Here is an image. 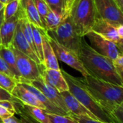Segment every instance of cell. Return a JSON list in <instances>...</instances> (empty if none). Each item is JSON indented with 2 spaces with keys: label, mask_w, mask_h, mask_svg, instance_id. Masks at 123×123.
Masks as SVG:
<instances>
[{
  "label": "cell",
  "mask_w": 123,
  "mask_h": 123,
  "mask_svg": "<svg viewBox=\"0 0 123 123\" xmlns=\"http://www.w3.org/2000/svg\"><path fill=\"white\" fill-rule=\"evenodd\" d=\"M77 54L89 75L123 86V78L116 72L112 61L95 51L89 45L84 37L81 40Z\"/></svg>",
  "instance_id": "cell-1"
},
{
  "label": "cell",
  "mask_w": 123,
  "mask_h": 123,
  "mask_svg": "<svg viewBox=\"0 0 123 123\" xmlns=\"http://www.w3.org/2000/svg\"><path fill=\"white\" fill-rule=\"evenodd\" d=\"M80 80L108 114L116 106L123 104V86L94 78L90 75L81 77Z\"/></svg>",
  "instance_id": "cell-2"
},
{
  "label": "cell",
  "mask_w": 123,
  "mask_h": 123,
  "mask_svg": "<svg viewBox=\"0 0 123 123\" xmlns=\"http://www.w3.org/2000/svg\"><path fill=\"white\" fill-rule=\"evenodd\" d=\"M61 72L68 84V92L84 107L93 114L98 120L104 123H114L109 114L98 103V102L82 84L80 78L74 77L62 69Z\"/></svg>",
  "instance_id": "cell-3"
},
{
  "label": "cell",
  "mask_w": 123,
  "mask_h": 123,
  "mask_svg": "<svg viewBox=\"0 0 123 123\" xmlns=\"http://www.w3.org/2000/svg\"><path fill=\"white\" fill-rule=\"evenodd\" d=\"M68 16L78 35L84 37L92 31L96 19L93 0H74L68 11Z\"/></svg>",
  "instance_id": "cell-4"
},
{
  "label": "cell",
  "mask_w": 123,
  "mask_h": 123,
  "mask_svg": "<svg viewBox=\"0 0 123 123\" xmlns=\"http://www.w3.org/2000/svg\"><path fill=\"white\" fill-rule=\"evenodd\" d=\"M47 34L59 44L76 53L83 38L76 32L68 14L58 27L51 30H48Z\"/></svg>",
  "instance_id": "cell-5"
},
{
  "label": "cell",
  "mask_w": 123,
  "mask_h": 123,
  "mask_svg": "<svg viewBox=\"0 0 123 123\" xmlns=\"http://www.w3.org/2000/svg\"><path fill=\"white\" fill-rule=\"evenodd\" d=\"M12 48L16 57L17 68L20 76L19 82H31L40 78L43 65L38 64L25 54L13 47Z\"/></svg>",
  "instance_id": "cell-6"
},
{
  "label": "cell",
  "mask_w": 123,
  "mask_h": 123,
  "mask_svg": "<svg viewBox=\"0 0 123 123\" xmlns=\"http://www.w3.org/2000/svg\"><path fill=\"white\" fill-rule=\"evenodd\" d=\"M47 37L53 49V51L58 60L63 62L66 65L79 71L82 75V77H85L89 75V74L84 68V66L82 65L76 51L68 49L63 46L62 45L59 44L48 34Z\"/></svg>",
  "instance_id": "cell-7"
},
{
  "label": "cell",
  "mask_w": 123,
  "mask_h": 123,
  "mask_svg": "<svg viewBox=\"0 0 123 123\" xmlns=\"http://www.w3.org/2000/svg\"><path fill=\"white\" fill-rule=\"evenodd\" d=\"M84 37L89 40V45L95 51L112 61H115L120 54H123V51L120 50L115 43L93 31L86 33Z\"/></svg>",
  "instance_id": "cell-8"
},
{
  "label": "cell",
  "mask_w": 123,
  "mask_h": 123,
  "mask_svg": "<svg viewBox=\"0 0 123 123\" xmlns=\"http://www.w3.org/2000/svg\"><path fill=\"white\" fill-rule=\"evenodd\" d=\"M96 18L109 21L113 24L123 25V9L115 0H93Z\"/></svg>",
  "instance_id": "cell-9"
},
{
  "label": "cell",
  "mask_w": 123,
  "mask_h": 123,
  "mask_svg": "<svg viewBox=\"0 0 123 123\" xmlns=\"http://www.w3.org/2000/svg\"><path fill=\"white\" fill-rule=\"evenodd\" d=\"M12 102L21 123H50L47 112L43 109L25 105L13 97Z\"/></svg>",
  "instance_id": "cell-10"
},
{
  "label": "cell",
  "mask_w": 123,
  "mask_h": 123,
  "mask_svg": "<svg viewBox=\"0 0 123 123\" xmlns=\"http://www.w3.org/2000/svg\"><path fill=\"white\" fill-rule=\"evenodd\" d=\"M92 31L115 43L123 51V25L113 24L109 21L96 18Z\"/></svg>",
  "instance_id": "cell-11"
},
{
  "label": "cell",
  "mask_w": 123,
  "mask_h": 123,
  "mask_svg": "<svg viewBox=\"0 0 123 123\" xmlns=\"http://www.w3.org/2000/svg\"><path fill=\"white\" fill-rule=\"evenodd\" d=\"M27 83H29L32 86H34L39 91H40L45 95V97L55 106L63 110L68 115H70V112H68L66 106V104L61 94V92H59L56 89H55L54 87L46 83L41 76L31 82H27Z\"/></svg>",
  "instance_id": "cell-12"
},
{
  "label": "cell",
  "mask_w": 123,
  "mask_h": 123,
  "mask_svg": "<svg viewBox=\"0 0 123 123\" xmlns=\"http://www.w3.org/2000/svg\"><path fill=\"white\" fill-rule=\"evenodd\" d=\"M12 47L18 50L19 51L22 52V53L25 54L26 55H27L32 60H34L38 64H42L35 51L32 49V48L30 46V45L29 44V43L25 37L22 31V28H21V25H20V22L19 19L17 22V27H16Z\"/></svg>",
  "instance_id": "cell-13"
},
{
  "label": "cell",
  "mask_w": 123,
  "mask_h": 123,
  "mask_svg": "<svg viewBox=\"0 0 123 123\" xmlns=\"http://www.w3.org/2000/svg\"><path fill=\"white\" fill-rule=\"evenodd\" d=\"M41 77L46 83L56 89L59 92L68 91V86L61 72V69H48L43 66Z\"/></svg>",
  "instance_id": "cell-14"
},
{
  "label": "cell",
  "mask_w": 123,
  "mask_h": 123,
  "mask_svg": "<svg viewBox=\"0 0 123 123\" xmlns=\"http://www.w3.org/2000/svg\"><path fill=\"white\" fill-rule=\"evenodd\" d=\"M61 94L70 114L78 117H89L97 120L96 117L92 114L86 107H84L68 91L61 92Z\"/></svg>",
  "instance_id": "cell-15"
},
{
  "label": "cell",
  "mask_w": 123,
  "mask_h": 123,
  "mask_svg": "<svg viewBox=\"0 0 123 123\" xmlns=\"http://www.w3.org/2000/svg\"><path fill=\"white\" fill-rule=\"evenodd\" d=\"M18 19V15H17L6 20H4L0 29L1 47H12Z\"/></svg>",
  "instance_id": "cell-16"
},
{
  "label": "cell",
  "mask_w": 123,
  "mask_h": 123,
  "mask_svg": "<svg viewBox=\"0 0 123 123\" xmlns=\"http://www.w3.org/2000/svg\"><path fill=\"white\" fill-rule=\"evenodd\" d=\"M11 94L13 97L17 99L25 105L37 107L45 110L43 105L36 98V97L31 92L25 88L20 83L17 84Z\"/></svg>",
  "instance_id": "cell-17"
},
{
  "label": "cell",
  "mask_w": 123,
  "mask_h": 123,
  "mask_svg": "<svg viewBox=\"0 0 123 123\" xmlns=\"http://www.w3.org/2000/svg\"><path fill=\"white\" fill-rule=\"evenodd\" d=\"M43 36V63L42 64L45 68L48 69H61L58 60L57 59L53 49L50 44L47 33L42 32Z\"/></svg>",
  "instance_id": "cell-18"
},
{
  "label": "cell",
  "mask_w": 123,
  "mask_h": 123,
  "mask_svg": "<svg viewBox=\"0 0 123 123\" xmlns=\"http://www.w3.org/2000/svg\"><path fill=\"white\" fill-rule=\"evenodd\" d=\"M20 7L30 22L44 32H47L43 25L33 0H20Z\"/></svg>",
  "instance_id": "cell-19"
},
{
  "label": "cell",
  "mask_w": 123,
  "mask_h": 123,
  "mask_svg": "<svg viewBox=\"0 0 123 123\" xmlns=\"http://www.w3.org/2000/svg\"><path fill=\"white\" fill-rule=\"evenodd\" d=\"M19 83H20L25 88H26L27 90L31 92L36 97V98L43 105V106L45 107V111L48 113H53V114H56V115L69 116L65 111L55 106L52 102H50L40 91H39L37 88H35L32 84L27 83V82H19Z\"/></svg>",
  "instance_id": "cell-20"
},
{
  "label": "cell",
  "mask_w": 123,
  "mask_h": 123,
  "mask_svg": "<svg viewBox=\"0 0 123 123\" xmlns=\"http://www.w3.org/2000/svg\"><path fill=\"white\" fill-rule=\"evenodd\" d=\"M0 56L4 59L8 67L9 68L10 71L13 74L14 79L17 82L20 81V76L19 74L17 68V63H16V57L14 53L12 47L10 48H0Z\"/></svg>",
  "instance_id": "cell-21"
},
{
  "label": "cell",
  "mask_w": 123,
  "mask_h": 123,
  "mask_svg": "<svg viewBox=\"0 0 123 123\" xmlns=\"http://www.w3.org/2000/svg\"><path fill=\"white\" fill-rule=\"evenodd\" d=\"M63 15L54 10H52L50 9V11L48 12L45 19V27L46 30H51L56 27H58L62 22L63 20L67 17V15Z\"/></svg>",
  "instance_id": "cell-22"
},
{
  "label": "cell",
  "mask_w": 123,
  "mask_h": 123,
  "mask_svg": "<svg viewBox=\"0 0 123 123\" xmlns=\"http://www.w3.org/2000/svg\"><path fill=\"white\" fill-rule=\"evenodd\" d=\"M32 32H33V40H34V46L36 51V53L41 62L43 63V36L42 32L37 27H35L32 25ZM47 33V32H46Z\"/></svg>",
  "instance_id": "cell-23"
},
{
  "label": "cell",
  "mask_w": 123,
  "mask_h": 123,
  "mask_svg": "<svg viewBox=\"0 0 123 123\" xmlns=\"http://www.w3.org/2000/svg\"><path fill=\"white\" fill-rule=\"evenodd\" d=\"M20 9V0H13L5 4L3 9L4 20H6L17 15Z\"/></svg>",
  "instance_id": "cell-24"
},
{
  "label": "cell",
  "mask_w": 123,
  "mask_h": 123,
  "mask_svg": "<svg viewBox=\"0 0 123 123\" xmlns=\"http://www.w3.org/2000/svg\"><path fill=\"white\" fill-rule=\"evenodd\" d=\"M49 8L63 15L68 14L66 0H45Z\"/></svg>",
  "instance_id": "cell-25"
},
{
  "label": "cell",
  "mask_w": 123,
  "mask_h": 123,
  "mask_svg": "<svg viewBox=\"0 0 123 123\" xmlns=\"http://www.w3.org/2000/svg\"><path fill=\"white\" fill-rule=\"evenodd\" d=\"M18 82L11 76L0 72V87L9 92L10 94L13 91Z\"/></svg>",
  "instance_id": "cell-26"
},
{
  "label": "cell",
  "mask_w": 123,
  "mask_h": 123,
  "mask_svg": "<svg viewBox=\"0 0 123 123\" xmlns=\"http://www.w3.org/2000/svg\"><path fill=\"white\" fill-rule=\"evenodd\" d=\"M33 1H34L35 7L37 9V11L38 12V14L40 16V18L41 19V22H42L43 25H44L45 19V17H46L48 12L50 11V8H49L48 5L47 4V3L45 1V0H33ZM44 27H45V25H44Z\"/></svg>",
  "instance_id": "cell-27"
},
{
  "label": "cell",
  "mask_w": 123,
  "mask_h": 123,
  "mask_svg": "<svg viewBox=\"0 0 123 123\" xmlns=\"http://www.w3.org/2000/svg\"><path fill=\"white\" fill-rule=\"evenodd\" d=\"M48 117L50 123H77L69 116L48 113Z\"/></svg>",
  "instance_id": "cell-28"
},
{
  "label": "cell",
  "mask_w": 123,
  "mask_h": 123,
  "mask_svg": "<svg viewBox=\"0 0 123 123\" xmlns=\"http://www.w3.org/2000/svg\"><path fill=\"white\" fill-rule=\"evenodd\" d=\"M109 115L114 123H123V104L116 106Z\"/></svg>",
  "instance_id": "cell-29"
},
{
  "label": "cell",
  "mask_w": 123,
  "mask_h": 123,
  "mask_svg": "<svg viewBox=\"0 0 123 123\" xmlns=\"http://www.w3.org/2000/svg\"><path fill=\"white\" fill-rule=\"evenodd\" d=\"M112 63L116 72L120 77L123 78V54H120L115 61H112Z\"/></svg>",
  "instance_id": "cell-30"
},
{
  "label": "cell",
  "mask_w": 123,
  "mask_h": 123,
  "mask_svg": "<svg viewBox=\"0 0 123 123\" xmlns=\"http://www.w3.org/2000/svg\"><path fill=\"white\" fill-rule=\"evenodd\" d=\"M69 117H71L73 120H74L77 123H107L89 117H78L74 115L70 114Z\"/></svg>",
  "instance_id": "cell-31"
},
{
  "label": "cell",
  "mask_w": 123,
  "mask_h": 123,
  "mask_svg": "<svg viewBox=\"0 0 123 123\" xmlns=\"http://www.w3.org/2000/svg\"><path fill=\"white\" fill-rule=\"evenodd\" d=\"M0 72L4 73V74H6L8 76H11L12 78L14 79V76L13 74L12 73V71H10L9 68L8 67V66L6 65V63H5V61H4V59L1 56H0Z\"/></svg>",
  "instance_id": "cell-32"
},
{
  "label": "cell",
  "mask_w": 123,
  "mask_h": 123,
  "mask_svg": "<svg viewBox=\"0 0 123 123\" xmlns=\"http://www.w3.org/2000/svg\"><path fill=\"white\" fill-rule=\"evenodd\" d=\"M0 105H1L5 109H6L12 115L15 114L14 107V105L11 100H0Z\"/></svg>",
  "instance_id": "cell-33"
},
{
  "label": "cell",
  "mask_w": 123,
  "mask_h": 123,
  "mask_svg": "<svg viewBox=\"0 0 123 123\" xmlns=\"http://www.w3.org/2000/svg\"><path fill=\"white\" fill-rule=\"evenodd\" d=\"M12 99V94L0 87V100H11Z\"/></svg>",
  "instance_id": "cell-34"
},
{
  "label": "cell",
  "mask_w": 123,
  "mask_h": 123,
  "mask_svg": "<svg viewBox=\"0 0 123 123\" xmlns=\"http://www.w3.org/2000/svg\"><path fill=\"white\" fill-rule=\"evenodd\" d=\"M12 115H12L6 109H5L4 107H2L1 105H0V118L1 120L8 118V117H11Z\"/></svg>",
  "instance_id": "cell-35"
},
{
  "label": "cell",
  "mask_w": 123,
  "mask_h": 123,
  "mask_svg": "<svg viewBox=\"0 0 123 123\" xmlns=\"http://www.w3.org/2000/svg\"><path fill=\"white\" fill-rule=\"evenodd\" d=\"M2 123H21V122L14 115H12L8 118L2 120Z\"/></svg>",
  "instance_id": "cell-36"
},
{
  "label": "cell",
  "mask_w": 123,
  "mask_h": 123,
  "mask_svg": "<svg viewBox=\"0 0 123 123\" xmlns=\"http://www.w3.org/2000/svg\"><path fill=\"white\" fill-rule=\"evenodd\" d=\"M66 1L67 9L69 11V9H70V8H71V5H72V4H73V2H74V0H66Z\"/></svg>",
  "instance_id": "cell-37"
},
{
  "label": "cell",
  "mask_w": 123,
  "mask_h": 123,
  "mask_svg": "<svg viewBox=\"0 0 123 123\" xmlns=\"http://www.w3.org/2000/svg\"><path fill=\"white\" fill-rule=\"evenodd\" d=\"M4 22V14H3V10L0 12V29H1V26L2 25ZM0 48H1V45H0Z\"/></svg>",
  "instance_id": "cell-38"
},
{
  "label": "cell",
  "mask_w": 123,
  "mask_h": 123,
  "mask_svg": "<svg viewBox=\"0 0 123 123\" xmlns=\"http://www.w3.org/2000/svg\"><path fill=\"white\" fill-rule=\"evenodd\" d=\"M115 1L117 4V5L119 6V7L120 9H123V0H115Z\"/></svg>",
  "instance_id": "cell-39"
},
{
  "label": "cell",
  "mask_w": 123,
  "mask_h": 123,
  "mask_svg": "<svg viewBox=\"0 0 123 123\" xmlns=\"http://www.w3.org/2000/svg\"><path fill=\"white\" fill-rule=\"evenodd\" d=\"M12 1H13V0H0V2L3 3V4L5 5V4H8V3H9V2Z\"/></svg>",
  "instance_id": "cell-40"
},
{
  "label": "cell",
  "mask_w": 123,
  "mask_h": 123,
  "mask_svg": "<svg viewBox=\"0 0 123 123\" xmlns=\"http://www.w3.org/2000/svg\"><path fill=\"white\" fill-rule=\"evenodd\" d=\"M4 4H3V3H1V2H0V12L4 9Z\"/></svg>",
  "instance_id": "cell-41"
},
{
  "label": "cell",
  "mask_w": 123,
  "mask_h": 123,
  "mask_svg": "<svg viewBox=\"0 0 123 123\" xmlns=\"http://www.w3.org/2000/svg\"><path fill=\"white\" fill-rule=\"evenodd\" d=\"M0 123H2V120L1 118H0Z\"/></svg>",
  "instance_id": "cell-42"
}]
</instances>
